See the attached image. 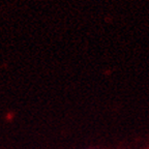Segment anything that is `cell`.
Segmentation results:
<instances>
[]
</instances>
